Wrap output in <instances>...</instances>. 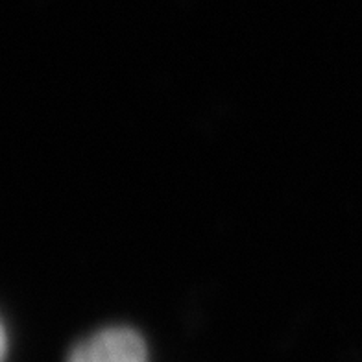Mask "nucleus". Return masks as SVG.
I'll list each match as a JSON object with an SVG mask.
<instances>
[{
	"mask_svg": "<svg viewBox=\"0 0 362 362\" xmlns=\"http://www.w3.org/2000/svg\"><path fill=\"white\" fill-rule=\"evenodd\" d=\"M67 362H148L146 344L132 329H104L78 344Z\"/></svg>",
	"mask_w": 362,
	"mask_h": 362,
	"instance_id": "obj_1",
	"label": "nucleus"
}]
</instances>
